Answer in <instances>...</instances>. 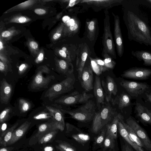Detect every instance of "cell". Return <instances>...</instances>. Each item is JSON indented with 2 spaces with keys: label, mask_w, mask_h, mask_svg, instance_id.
I'll list each match as a JSON object with an SVG mask.
<instances>
[{
  "label": "cell",
  "mask_w": 151,
  "mask_h": 151,
  "mask_svg": "<svg viewBox=\"0 0 151 151\" xmlns=\"http://www.w3.org/2000/svg\"><path fill=\"white\" fill-rule=\"evenodd\" d=\"M124 9L123 19L129 40L151 46V27L138 7L129 2Z\"/></svg>",
  "instance_id": "cell-1"
},
{
  "label": "cell",
  "mask_w": 151,
  "mask_h": 151,
  "mask_svg": "<svg viewBox=\"0 0 151 151\" xmlns=\"http://www.w3.org/2000/svg\"><path fill=\"white\" fill-rule=\"evenodd\" d=\"M116 113V109L113 108L109 102H105L96 112L93 119V132L95 133H98L104 126L111 121Z\"/></svg>",
  "instance_id": "cell-2"
},
{
  "label": "cell",
  "mask_w": 151,
  "mask_h": 151,
  "mask_svg": "<svg viewBox=\"0 0 151 151\" xmlns=\"http://www.w3.org/2000/svg\"><path fill=\"white\" fill-rule=\"evenodd\" d=\"M61 109L64 113L68 114L72 118L82 122H87L93 119L96 112L95 104L92 100H88L83 105L75 109Z\"/></svg>",
  "instance_id": "cell-3"
},
{
  "label": "cell",
  "mask_w": 151,
  "mask_h": 151,
  "mask_svg": "<svg viewBox=\"0 0 151 151\" xmlns=\"http://www.w3.org/2000/svg\"><path fill=\"white\" fill-rule=\"evenodd\" d=\"M76 78L73 74L68 76L66 79L58 83L52 85L45 92V97L50 101L61 94L71 91L74 87Z\"/></svg>",
  "instance_id": "cell-4"
},
{
  "label": "cell",
  "mask_w": 151,
  "mask_h": 151,
  "mask_svg": "<svg viewBox=\"0 0 151 151\" xmlns=\"http://www.w3.org/2000/svg\"><path fill=\"white\" fill-rule=\"evenodd\" d=\"M102 43L104 49L114 58H116L115 50V45L112 35L111 31L110 17L108 12H105V17L104 20V32L103 35Z\"/></svg>",
  "instance_id": "cell-5"
},
{
  "label": "cell",
  "mask_w": 151,
  "mask_h": 151,
  "mask_svg": "<svg viewBox=\"0 0 151 151\" xmlns=\"http://www.w3.org/2000/svg\"><path fill=\"white\" fill-rule=\"evenodd\" d=\"M93 97L92 94H87L85 92L80 93L76 91L68 95L61 97L56 100L55 102L65 105L72 106L85 103Z\"/></svg>",
  "instance_id": "cell-6"
},
{
  "label": "cell",
  "mask_w": 151,
  "mask_h": 151,
  "mask_svg": "<svg viewBox=\"0 0 151 151\" xmlns=\"http://www.w3.org/2000/svg\"><path fill=\"white\" fill-rule=\"evenodd\" d=\"M126 121V123L132 128L141 141L144 149L146 151H151V140L144 129L130 117Z\"/></svg>",
  "instance_id": "cell-7"
},
{
  "label": "cell",
  "mask_w": 151,
  "mask_h": 151,
  "mask_svg": "<svg viewBox=\"0 0 151 151\" xmlns=\"http://www.w3.org/2000/svg\"><path fill=\"white\" fill-rule=\"evenodd\" d=\"M49 73L48 70L45 68L38 70L32 81L31 88L33 89L47 88L51 81L55 78V76L52 75L44 76V74Z\"/></svg>",
  "instance_id": "cell-8"
},
{
  "label": "cell",
  "mask_w": 151,
  "mask_h": 151,
  "mask_svg": "<svg viewBox=\"0 0 151 151\" xmlns=\"http://www.w3.org/2000/svg\"><path fill=\"white\" fill-rule=\"evenodd\" d=\"M120 85L132 96H137L142 94L149 87L145 83H140L123 80L120 83Z\"/></svg>",
  "instance_id": "cell-9"
},
{
  "label": "cell",
  "mask_w": 151,
  "mask_h": 151,
  "mask_svg": "<svg viewBox=\"0 0 151 151\" xmlns=\"http://www.w3.org/2000/svg\"><path fill=\"white\" fill-rule=\"evenodd\" d=\"M151 76V69L137 67L125 71L121 75L123 78L138 80L146 79Z\"/></svg>",
  "instance_id": "cell-10"
},
{
  "label": "cell",
  "mask_w": 151,
  "mask_h": 151,
  "mask_svg": "<svg viewBox=\"0 0 151 151\" xmlns=\"http://www.w3.org/2000/svg\"><path fill=\"white\" fill-rule=\"evenodd\" d=\"M112 14L114 18V34L115 41L118 55L121 57L123 55L124 47L119 17L118 16L115 15L113 13Z\"/></svg>",
  "instance_id": "cell-11"
},
{
  "label": "cell",
  "mask_w": 151,
  "mask_h": 151,
  "mask_svg": "<svg viewBox=\"0 0 151 151\" xmlns=\"http://www.w3.org/2000/svg\"><path fill=\"white\" fill-rule=\"evenodd\" d=\"M88 48L86 44L80 45L76 51L77 58L76 62V70L79 79L85 66L88 54Z\"/></svg>",
  "instance_id": "cell-12"
},
{
  "label": "cell",
  "mask_w": 151,
  "mask_h": 151,
  "mask_svg": "<svg viewBox=\"0 0 151 151\" xmlns=\"http://www.w3.org/2000/svg\"><path fill=\"white\" fill-rule=\"evenodd\" d=\"M101 85L103 89L105 100L109 102L112 100L113 96H115L118 92L117 85L114 79L109 76H107L105 81L102 80Z\"/></svg>",
  "instance_id": "cell-13"
},
{
  "label": "cell",
  "mask_w": 151,
  "mask_h": 151,
  "mask_svg": "<svg viewBox=\"0 0 151 151\" xmlns=\"http://www.w3.org/2000/svg\"><path fill=\"white\" fill-rule=\"evenodd\" d=\"M78 79L81 86L86 91H89L93 89V75L91 65H85Z\"/></svg>",
  "instance_id": "cell-14"
},
{
  "label": "cell",
  "mask_w": 151,
  "mask_h": 151,
  "mask_svg": "<svg viewBox=\"0 0 151 151\" xmlns=\"http://www.w3.org/2000/svg\"><path fill=\"white\" fill-rule=\"evenodd\" d=\"M46 107L53 116L52 121L54 122L55 129L63 131L64 129L65 123L64 113L62 111L61 109L49 106H46Z\"/></svg>",
  "instance_id": "cell-15"
},
{
  "label": "cell",
  "mask_w": 151,
  "mask_h": 151,
  "mask_svg": "<svg viewBox=\"0 0 151 151\" xmlns=\"http://www.w3.org/2000/svg\"><path fill=\"white\" fill-rule=\"evenodd\" d=\"M94 96L96 100V106L98 110L104 104L105 99L104 93L99 77L96 75L93 86Z\"/></svg>",
  "instance_id": "cell-16"
},
{
  "label": "cell",
  "mask_w": 151,
  "mask_h": 151,
  "mask_svg": "<svg viewBox=\"0 0 151 151\" xmlns=\"http://www.w3.org/2000/svg\"><path fill=\"white\" fill-rule=\"evenodd\" d=\"M136 116L143 124L151 125V111L140 103H137L135 108Z\"/></svg>",
  "instance_id": "cell-17"
},
{
  "label": "cell",
  "mask_w": 151,
  "mask_h": 151,
  "mask_svg": "<svg viewBox=\"0 0 151 151\" xmlns=\"http://www.w3.org/2000/svg\"><path fill=\"white\" fill-rule=\"evenodd\" d=\"M12 90V85L5 79L3 78L0 83V99L2 104H8L10 98Z\"/></svg>",
  "instance_id": "cell-18"
},
{
  "label": "cell",
  "mask_w": 151,
  "mask_h": 151,
  "mask_svg": "<svg viewBox=\"0 0 151 151\" xmlns=\"http://www.w3.org/2000/svg\"><path fill=\"white\" fill-rule=\"evenodd\" d=\"M122 120L119 121L118 124V129L121 136L136 151H146L144 148L139 146L131 139L127 130L122 122Z\"/></svg>",
  "instance_id": "cell-19"
},
{
  "label": "cell",
  "mask_w": 151,
  "mask_h": 151,
  "mask_svg": "<svg viewBox=\"0 0 151 151\" xmlns=\"http://www.w3.org/2000/svg\"><path fill=\"white\" fill-rule=\"evenodd\" d=\"M123 116L120 113L116 114L112 120L106 126L107 130L106 133L109 134L114 139L117 137L118 124L119 121L123 119Z\"/></svg>",
  "instance_id": "cell-20"
},
{
  "label": "cell",
  "mask_w": 151,
  "mask_h": 151,
  "mask_svg": "<svg viewBox=\"0 0 151 151\" xmlns=\"http://www.w3.org/2000/svg\"><path fill=\"white\" fill-rule=\"evenodd\" d=\"M31 123L26 121L13 132L12 138L7 145L13 144L23 137Z\"/></svg>",
  "instance_id": "cell-21"
},
{
  "label": "cell",
  "mask_w": 151,
  "mask_h": 151,
  "mask_svg": "<svg viewBox=\"0 0 151 151\" xmlns=\"http://www.w3.org/2000/svg\"><path fill=\"white\" fill-rule=\"evenodd\" d=\"M131 54L139 61H142L144 65L151 66V52L145 50H132Z\"/></svg>",
  "instance_id": "cell-22"
},
{
  "label": "cell",
  "mask_w": 151,
  "mask_h": 151,
  "mask_svg": "<svg viewBox=\"0 0 151 151\" xmlns=\"http://www.w3.org/2000/svg\"><path fill=\"white\" fill-rule=\"evenodd\" d=\"M111 102L113 105H117L119 108L121 110L129 106L131 103L129 96L124 93L113 98Z\"/></svg>",
  "instance_id": "cell-23"
},
{
  "label": "cell",
  "mask_w": 151,
  "mask_h": 151,
  "mask_svg": "<svg viewBox=\"0 0 151 151\" xmlns=\"http://www.w3.org/2000/svg\"><path fill=\"white\" fill-rule=\"evenodd\" d=\"M123 1L122 0H83L81 1V3H86L88 4L93 5L96 6H100L106 7L112 4H120Z\"/></svg>",
  "instance_id": "cell-24"
},
{
  "label": "cell",
  "mask_w": 151,
  "mask_h": 151,
  "mask_svg": "<svg viewBox=\"0 0 151 151\" xmlns=\"http://www.w3.org/2000/svg\"><path fill=\"white\" fill-rule=\"evenodd\" d=\"M54 130H56L54 129L53 121L50 123H43L39 125L37 132L33 137L39 139L47 133Z\"/></svg>",
  "instance_id": "cell-25"
},
{
  "label": "cell",
  "mask_w": 151,
  "mask_h": 151,
  "mask_svg": "<svg viewBox=\"0 0 151 151\" xmlns=\"http://www.w3.org/2000/svg\"><path fill=\"white\" fill-rule=\"evenodd\" d=\"M59 70L63 74L69 76L73 74V67L69 61L61 60L58 62Z\"/></svg>",
  "instance_id": "cell-26"
},
{
  "label": "cell",
  "mask_w": 151,
  "mask_h": 151,
  "mask_svg": "<svg viewBox=\"0 0 151 151\" xmlns=\"http://www.w3.org/2000/svg\"><path fill=\"white\" fill-rule=\"evenodd\" d=\"M18 125V123H16L11 128L8 129L4 134L0 136V143L1 144L4 146L7 145L12 138L13 132Z\"/></svg>",
  "instance_id": "cell-27"
},
{
  "label": "cell",
  "mask_w": 151,
  "mask_h": 151,
  "mask_svg": "<svg viewBox=\"0 0 151 151\" xmlns=\"http://www.w3.org/2000/svg\"><path fill=\"white\" fill-rule=\"evenodd\" d=\"M121 122L127 130L131 139L139 146L144 148V145L132 128L125 123L123 120H122Z\"/></svg>",
  "instance_id": "cell-28"
},
{
  "label": "cell",
  "mask_w": 151,
  "mask_h": 151,
  "mask_svg": "<svg viewBox=\"0 0 151 151\" xmlns=\"http://www.w3.org/2000/svg\"><path fill=\"white\" fill-rule=\"evenodd\" d=\"M86 24L87 37L90 40H93L96 29V21L95 20L93 19L86 22Z\"/></svg>",
  "instance_id": "cell-29"
},
{
  "label": "cell",
  "mask_w": 151,
  "mask_h": 151,
  "mask_svg": "<svg viewBox=\"0 0 151 151\" xmlns=\"http://www.w3.org/2000/svg\"><path fill=\"white\" fill-rule=\"evenodd\" d=\"M90 59L91 61L90 65L92 69L96 75L99 76L102 72L106 71L105 68L96 63L95 59L91 58H90Z\"/></svg>",
  "instance_id": "cell-30"
},
{
  "label": "cell",
  "mask_w": 151,
  "mask_h": 151,
  "mask_svg": "<svg viewBox=\"0 0 151 151\" xmlns=\"http://www.w3.org/2000/svg\"><path fill=\"white\" fill-rule=\"evenodd\" d=\"M58 131V130H54L47 133L39 140L40 144H43L49 142L55 136Z\"/></svg>",
  "instance_id": "cell-31"
},
{
  "label": "cell",
  "mask_w": 151,
  "mask_h": 151,
  "mask_svg": "<svg viewBox=\"0 0 151 151\" xmlns=\"http://www.w3.org/2000/svg\"><path fill=\"white\" fill-rule=\"evenodd\" d=\"M103 55L104 58L103 60L106 67L109 69L113 68L115 65L116 63L112 60L106 51L104 49Z\"/></svg>",
  "instance_id": "cell-32"
},
{
  "label": "cell",
  "mask_w": 151,
  "mask_h": 151,
  "mask_svg": "<svg viewBox=\"0 0 151 151\" xmlns=\"http://www.w3.org/2000/svg\"><path fill=\"white\" fill-rule=\"evenodd\" d=\"M55 147L58 150L60 151H76L74 147L65 142H60Z\"/></svg>",
  "instance_id": "cell-33"
},
{
  "label": "cell",
  "mask_w": 151,
  "mask_h": 151,
  "mask_svg": "<svg viewBox=\"0 0 151 151\" xmlns=\"http://www.w3.org/2000/svg\"><path fill=\"white\" fill-rule=\"evenodd\" d=\"M115 139L109 134L106 133V136L104 143V148L114 150L115 146Z\"/></svg>",
  "instance_id": "cell-34"
},
{
  "label": "cell",
  "mask_w": 151,
  "mask_h": 151,
  "mask_svg": "<svg viewBox=\"0 0 151 151\" xmlns=\"http://www.w3.org/2000/svg\"><path fill=\"white\" fill-rule=\"evenodd\" d=\"M19 109L22 112H27L31 108L30 103L24 99H20L19 101Z\"/></svg>",
  "instance_id": "cell-35"
},
{
  "label": "cell",
  "mask_w": 151,
  "mask_h": 151,
  "mask_svg": "<svg viewBox=\"0 0 151 151\" xmlns=\"http://www.w3.org/2000/svg\"><path fill=\"white\" fill-rule=\"evenodd\" d=\"M72 137L76 141L81 144L86 143L90 139L89 135L83 133L73 134L72 136Z\"/></svg>",
  "instance_id": "cell-36"
},
{
  "label": "cell",
  "mask_w": 151,
  "mask_h": 151,
  "mask_svg": "<svg viewBox=\"0 0 151 151\" xmlns=\"http://www.w3.org/2000/svg\"><path fill=\"white\" fill-rule=\"evenodd\" d=\"M33 119L36 120H46L53 119L51 113L48 111V112L42 111L33 117Z\"/></svg>",
  "instance_id": "cell-37"
},
{
  "label": "cell",
  "mask_w": 151,
  "mask_h": 151,
  "mask_svg": "<svg viewBox=\"0 0 151 151\" xmlns=\"http://www.w3.org/2000/svg\"><path fill=\"white\" fill-rule=\"evenodd\" d=\"M11 109L8 107L5 109L1 112L0 114V122L1 124L4 123L8 118L9 114L11 112Z\"/></svg>",
  "instance_id": "cell-38"
},
{
  "label": "cell",
  "mask_w": 151,
  "mask_h": 151,
  "mask_svg": "<svg viewBox=\"0 0 151 151\" xmlns=\"http://www.w3.org/2000/svg\"><path fill=\"white\" fill-rule=\"evenodd\" d=\"M106 130V128L104 129L101 131V133L95 140L96 144L100 145L103 142L105 137Z\"/></svg>",
  "instance_id": "cell-39"
},
{
  "label": "cell",
  "mask_w": 151,
  "mask_h": 151,
  "mask_svg": "<svg viewBox=\"0 0 151 151\" xmlns=\"http://www.w3.org/2000/svg\"><path fill=\"white\" fill-rule=\"evenodd\" d=\"M133 148L126 142L121 145L122 151H134Z\"/></svg>",
  "instance_id": "cell-40"
},
{
  "label": "cell",
  "mask_w": 151,
  "mask_h": 151,
  "mask_svg": "<svg viewBox=\"0 0 151 151\" xmlns=\"http://www.w3.org/2000/svg\"><path fill=\"white\" fill-rule=\"evenodd\" d=\"M69 29L71 32H74L79 28V24L77 22H75L72 24L68 26Z\"/></svg>",
  "instance_id": "cell-41"
},
{
  "label": "cell",
  "mask_w": 151,
  "mask_h": 151,
  "mask_svg": "<svg viewBox=\"0 0 151 151\" xmlns=\"http://www.w3.org/2000/svg\"><path fill=\"white\" fill-rule=\"evenodd\" d=\"M7 125L5 123L1 124L0 136L3 135L7 130L6 129Z\"/></svg>",
  "instance_id": "cell-42"
},
{
  "label": "cell",
  "mask_w": 151,
  "mask_h": 151,
  "mask_svg": "<svg viewBox=\"0 0 151 151\" xmlns=\"http://www.w3.org/2000/svg\"><path fill=\"white\" fill-rule=\"evenodd\" d=\"M26 69V65L24 64H21L19 68V75L23 74Z\"/></svg>",
  "instance_id": "cell-43"
},
{
  "label": "cell",
  "mask_w": 151,
  "mask_h": 151,
  "mask_svg": "<svg viewBox=\"0 0 151 151\" xmlns=\"http://www.w3.org/2000/svg\"><path fill=\"white\" fill-rule=\"evenodd\" d=\"M7 69L5 64L2 62L0 61V70L1 72L4 73L6 72Z\"/></svg>",
  "instance_id": "cell-44"
},
{
  "label": "cell",
  "mask_w": 151,
  "mask_h": 151,
  "mask_svg": "<svg viewBox=\"0 0 151 151\" xmlns=\"http://www.w3.org/2000/svg\"><path fill=\"white\" fill-rule=\"evenodd\" d=\"M35 12L37 14L42 15L45 14L46 11L42 9H35Z\"/></svg>",
  "instance_id": "cell-45"
},
{
  "label": "cell",
  "mask_w": 151,
  "mask_h": 151,
  "mask_svg": "<svg viewBox=\"0 0 151 151\" xmlns=\"http://www.w3.org/2000/svg\"><path fill=\"white\" fill-rule=\"evenodd\" d=\"M30 47L34 49H36L38 47L37 44L34 41H31L29 43Z\"/></svg>",
  "instance_id": "cell-46"
},
{
  "label": "cell",
  "mask_w": 151,
  "mask_h": 151,
  "mask_svg": "<svg viewBox=\"0 0 151 151\" xmlns=\"http://www.w3.org/2000/svg\"><path fill=\"white\" fill-rule=\"evenodd\" d=\"M59 53L60 55L63 58H66L68 57L66 52L62 50H60L59 51ZM68 57L71 62V61Z\"/></svg>",
  "instance_id": "cell-47"
},
{
  "label": "cell",
  "mask_w": 151,
  "mask_h": 151,
  "mask_svg": "<svg viewBox=\"0 0 151 151\" xmlns=\"http://www.w3.org/2000/svg\"><path fill=\"white\" fill-rule=\"evenodd\" d=\"M81 1L76 0H70L69 3L68 5L69 6L71 7L74 6L77 3V2H78Z\"/></svg>",
  "instance_id": "cell-48"
},
{
  "label": "cell",
  "mask_w": 151,
  "mask_h": 151,
  "mask_svg": "<svg viewBox=\"0 0 151 151\" xmlns=\"http://www.w3.org/2000/svg\"><path fill=\"white\" fill-rule=\"evenodd\" d=\"M10 32L8 31H6L2 33V36L4 37H7L10 35Z\"/></svg>",
  "instance_id": "cell-49"
},
{
  "label": "cell",
  "mask_w": 151,
  "mask_h": 151,
  "mask_svg": "<svg viewBox=\"0 0 151 151\" xmlns=\"http://www.w3.org/2000/svg\"><path fill=\"white\" fill-rule=\"evenodd\" d=\"M13 148V147L2 148L0 149V151H11Z\"/></svg>",
  "instance_id": "cell-50"
},
{
  "label": "cell",
  "mask_w": 151,
  "mask_h": 151,
  "mask_svg": "<svg viewBox=\"0 0 151 151\" xmlns=\"http://www.w3.org/2000/svg\"><path fill=\"white\" fill-rule=\"evenodd\" d=\"M53 148L51 146H47L44 149V151H53Z\"/></svg>",
  "instance_id": "cell-51"
},
{
  "label": "cell",
  "mask_w": 151,
  "mask_h": 151,
  "mask_svg": "<svg viewBox=\"0 0 151 151\" xmlns=\"http://www.w3.org/2000/svg\"><path fill=\"white\" fill-rule=\"evenodd\" d=\"M61 34L59 33H55L53 35V38L54 40H56L59 38L61 36Z\"/></svg>",
  "instance_id": "cell-52"
},
{
  "label": "cell",
  "mask_w": 151,
  "mask_h": 151,
  "mask_svg": "<svg viewBox=\"0 0 151 151\" xmlns=\"http://www.w3.org/2000/svg\"><path fill=\"white\" fill-rule=\"evenodd\" d=\"M26 20V18L24 17H21L18 19L20 23H23L25 22Z\"/></svg>",
  "instance_id": "cell-53"
},
{
  "label": "cell",
  "mask_w": 151,
  "mask_h": 151,
  "mask_svg": "<svg viewBox=\"0 0 151 151\" xmlns=\"http://www.w3.org/2000/svg\"><path fill=\"white\" fill-rule=\"evenodd\" d=\"M43 59V54L42 53H41L39 55L37 58V60L39 61H42Z\"/></svg>",
  "instance_id": "cell-54"
},
{
  "label": "cell",
  "mask_w": 151,
  "mask_h": 151,
  "mask_svg": "<svg viewBox=\"0 0 151 151\" xmlns=\"http://www.w3.org/2000/svg\"><path fill=\"white\" fill-rule=\"evenodd\" d=\"M147 100L151 103V93L146 94Z\"/></svg>",
  "instance_id": "cell-55"
},
{
  "label": "cell",
  "mask_w": 151,
  "mask_h": 151,
  "mask_svg": "<svg viewBox=\"0 0 151 151\" xmlns=\"http://www.w3.org/2000/svg\"><path fill=\"white\" fill-rule=\"evenodd\" d=\"M62 20L64 22H67L69 20V17L68 16H64L62 18Z\"/></svg>",
  "instance_id": "cell-56"
},
{
  "label": "cell",
  "mask_w": 151,
  "mask_h": 151,
  "mask_svg": "<svg viewBox=\"0 0 151 151\" xmlns=\"http://www.w3.org/2000/svg\"><path fill=\"white\" fill-rule=\"evenodd\" d=\"M3 47V44L1 41H0V50H1Z\"/></svg>",
  "instance_id": "cell-57"
},
{
  "label": "cell",
  "mask_w": 151,
  "mask_h": 151,
  "mask_svg": "<svg viewBox=\"0 0 151 151\" xmlns=\"http://www.w3.org/2000/svg\"><path fill=\"white\" fill-rule=\"evenodd\" d=\"M62 50L65 52L67 51V48L65 47H63L62 48Z\"/></svg>",
  "instance_id": "cell-58"
},
{
  "label": "cell",
  "mask_w": 151,
  "mask_h": 151,
  "mask_svg": "<svg viewBox=\"0 0 151 151\" xmlns=\"http://www.w3.org/2000/svg\"><path fill=\"white\" fill-rule=\"evenodd\" d=\"M145 1L151 4V0H146Z\"/></svg>",
  "instance_id": "cell-59"
},
{
  "label": "cell",
  "mask_w": 151,
  "mask_h": 151,
  "mask_svg": "<svg viewBox=\"0 0 151 151\" xmlns=\"http://www.w3.org/2000/svg\"></svg>",
  "instance_id": "cell-60"
}]
</instances>
